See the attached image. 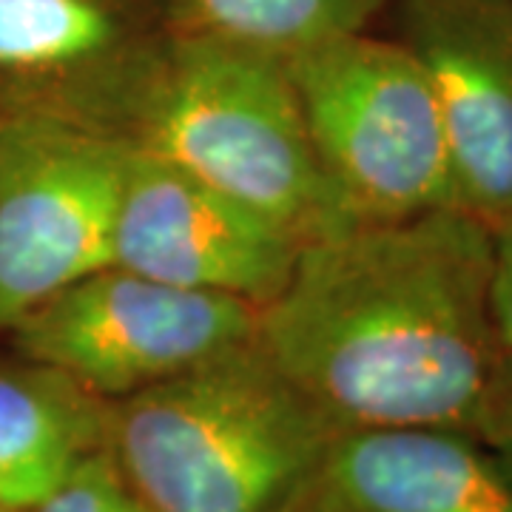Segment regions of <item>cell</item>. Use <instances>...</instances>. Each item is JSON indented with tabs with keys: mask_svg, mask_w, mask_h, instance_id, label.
<instances>
[{
	"mask_svg": "<svg viewBox=\"0 0 512 512\" xmlns=\"http://www.w3.org/2000/svg\"><path fill=\"white\" fill-rule=\"evenodd\" d=\"M493 234L464 208L348 222L311 239L254 339L339 430L473 436L498 362Z\"/></svg>",
	"mask_w": 512,
	"mask_h": 512,
	"instance_id": "cell-1",
	"label": "cell"
},
{
	"mask_svg": "<svg viewBox=\"0 0 512 512\" xmlns=\"http://www.w3.org/2000/svg\"><path fill=\"white\" fill-rule=\"evenodd\" d=\"M0 512H20V510H12V507H3V504H0Z\"/></svg>",
	"mask_w": 512,
	"mask_h": 512,
	"instance_id": "cell-17",
	"label": "cell"
},
{
	"mask_svg": "<svg viewBox=\"0 0 512 512\" xmlns=\"http://www.w3.org/2000/svg\"><path fill=\"white\" fill-rule=\"evenodd\" d=\"M282 60L313 157L350 220H404L458 205L439 106L402 43L359 29Z\"/></svg>",
	"mask_w": 512,
	"mask_h": 512,
	"instance_id": "cell-4",
	"label": "cell"
},
{
	"mask_svg": "<svg viewBox=\"0 0 512 512\" xmlns=\"http://www.w3.org/2000/svg\"><path fill=\"white\" fill-rule=\"evenodd\" d=\"M276 512H350L336 495L325 487V481L316 476H308L296 490H293Z\"/></svg>",
	"mask_w": 512,
	"mask_h": 512,
	"instance_id": "cell-16",
	"label": "cell"
},
{
	"mask_svg": "<svg viewBox=\"0 0 512 512\" xmlns=\"http://www.w3.org/2000/svg\"><path fill=\"white\" fill-rule=\"evenodd\" d=\"M316 476L350 512H512V478L461 430L339 433Z\"/></svg>",
	"mask_w": 512,
	"mask_h": 512,
	"instance_id": "cell-10",
	"label": "cell"
},
{
	"mask_svg": "<svg viewBox=\"0 0 512 512\" xmlns=\"http://www.w3.org/2000/svg\"><path fill=\"white\" fill-rule=\"evenodd\" d=\"M476 436L512 478V350H501L478 407Z\"/></svg>",
	"mask_w": 512,
	"mask_h": 512,
	"instance_id": "cell-14",
	"label": "cell"
},
{
	"mask_svg": "<svg viewBox=\"0 0 512 512\" xmlns=\"http://www.w3.org/2000/svg\"><path fill=\"white\" fill-rule=\"evenodd\" d=\"M382 18L430 83L458 205L493 225L512 211V0H390Z\"/></svg>",
	"mask_w": 512,
	"mask_h": 512,
	"instance_id": "cell-9",
	"label": "cell"
},
{
	"mask_svg": "<svg viewBox=\"0 0 512 512\" xmlns=\"http://www.w3.org/2000/svg\"><path fill=\"white\" fill-rule=\"evenodd\" d=\"M490 234H493L490 302H493L495 336L501 350H512V211L490 225Z\"/></svg>",
	"mask_w": 512,
	"mask_h": 512,
	"instance_id": "cell-15",
	"label": "cell"
},
{
	"mask_svg": "<svg viewBox=\"0 0 512 512\" xmlns=\"http://www.w3.org/2000/svg\"><path fill=\"white\" fill-rule=\"evenodd\" d=\"M256 308L106 265L9 330V348L69 376L100 402L165 382L254 339Z\"/></svg>",
	"mask_w": 512,
	"mask_h": 512,
	"instance_id": "cell-5",
	"label": "cell"
},
{
	"mask_svg": "<svg viewBox=\"0 0 512 512\" xmlns=\"http://www.w3.org/2000/svg\"><path fill=\"white\" fill-rule=\"evenodd\" d=\"M302 239L285 225L128 146L111 262L177 288L268 305L291 279Z\"/></svg>",
	"mask_w": 512,
	"mask_h": 512,
	"instance_id": "cell-8",
	"label": "cell"
},
{
	"mask_svg": "<svg viewBox=\"0 0 512 512\" xmlns=\"http://www.w3.org/2000/svg\"><path fill=\"white\" fill-rule=\"evenodd\" d=\"M128 143L0 117V333L111 265Z\"/></svg>",
	"mask_w": 512,
	"mask_h": 512,
	"instance_id": "cell-6",
	"label": "cell"
},
{
	"mask_svg": "<svg viewBox=\"0 0 512 512\" xmlns=\"http://www.w3.org/2000/svg\"><path fill=\"white\" fill-rule=\"evenodd\" d=\"M23 512H143L120 481L109 453L100 447L74 464L46 498Z\"/></svg>",
	"mask_w": 512,
	"mask_h": 512,
	"instance_id": "cell-13",
	"label": "cell"
},
{
	"mask_svg": "<svg viewBox=\"0 0 512 512\" xmlns=\"http://www.w3.org/2000/svg\"><path fill=\"white\" fill-rule=\"evenodd\" d=\"M128 146L251 205L302 245L353 222L319 171L282 57L171 32Z\"/></svg>",
	"mask_w": 512,
	"mask_h": 512,
	"instance_id": "cell-3",
	"label": "cell"
},
{
	"mask_svg": "<svg viewBox=\"0 0 512 512\" xmlns=\"http://www.w3.org/2000/svg\"><path fill=\"white\" fill-rule=\"evenodd\" d=\"M168 40L154 0H0V117L128 143Z\"/></svg>",
	"mask_w": 512,
	"mask_h": 512,
	"instance_id": "cell-7",
	"label": "cell"
},
{
	"mask_svg": "<svg viewBox=\"0 0 512 512\" xmlns=\"http://www.w3.org/2000/svg\"><path fill=\"white\" fill-rule=\"evenodd\" d=\"M106 402L18 350L0 353V504L29 510L103 447Z\"/></svg>",
	"mask_w": 512,
	"mask_h": 512,
	"instance_id": "cell-11",
	"label": "cell"
},
{
	"mask_svg": "<svg viewBox=\"0 0 512 512\" xmlns=\"http://www.w3.org/2000/svg\"><path fill=\"white\" fill-rule=\"evenodd\" d=\"M171 32L288 57L333 35L373 29L390 0H154Z\"/></svg>",
	"mask_w": 512,
	"mask_h": 512,
	"instance_id": "cell-12",
	"label": "cell"
},
{
	"mask_svg": "<svg viewBox=\"0 0 512 512\" xmlns=\"http://www.w3.org/2000/svg\"><path fill=\"white\" fill-rule=\"evenodd\" d=\"M336 436L256 339L103 416V450L143 512H276Z\"/></svg>",
	"mask_w": 512,
	"mask_h": 512,
	"instance_id": "cell-2",
	"label": "cell"
}]
</instances>
